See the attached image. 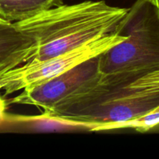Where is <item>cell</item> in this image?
<instances>
[{
	"label": "cell",
	"instance_id": "7",
	"mask_svg": "<svg viewBox=\"0 0 159 159\" xmlns=\"http://www.w3.org/2000/svg\"><path fill=\"white\" fill-rule=\"evenodd\" d=\"M2 122L20 124L21 127L29 128L35 132L94 131V128L101 125L94 123L50 116L45 113H42V114L38 116H14L6 113Z\"/></svg>",
	"mask_w": 159,
	"mask_h": 159
},
{
	"label": "cell",
	"instance_id": "3",
	"mask_svg": "<svg viewBox=\"0 0 159 159\" xmlns=\"http://www.w3.org/2000/svg\"><path fill=\"white\" fill-rule=\"evenodd\" d=\"M126 39L113 32L72 51L43 61H27L0 76V91L9 96L62 74L90 59L100 56Z\"/></svg>",
	"mask_w": 159,
	"mask_h": 159
},
{
	"label": "cell",
	"instance_id": "11",
	"mask_svg": "<svg viewBox=\"0 0 159 159\" xmlns=\"http://www.w3.org/2000/svg\"><path fill=\"white\" fill-rule=\"evenodd\" d=\"M7 101L4 99V96L0 95V124L4 119L6 115V110L7 108Z\"/></svg>",
	"mask_w": 159,
	"mask_h": 159
},
{
	"label": "cell",
	"instance_id": "6",
	"mask_svg": "<svg viewBox=\"0 0 159 159\" xmlns=\"http://www.w3.org/2000/svg\"><path fill=\"white\" fill-rule=\"evenodd\" d=\"M34 50V41L15 23L0 22V76L26 63Z\"/></svg>",
	"mask_w": 159,
	"mask_h": 159
},
{
	"label": "cell",
	"instance_id": "5",
	"mask_svg": "<svg viewBox=\"0 0 159 159\" xmlns=\"http://www.w3.org/2000/svg\"><path fill=\"white\" fill-rule=\"evenodd\" d=\"M158 107L159 93H141L126 86L73 120L98 124L121 123L147 114Z\"/></svg>",
	"mask_w": 159,
	"mask_h": 159
},
{
	"label": "cell",
	"instance_id": "2",
	"mask_svg": "<svg viewBox=\"0 0 159 159\" xmlns=\"http://www.w3.org/2000/svg\"><path fill=\"white\" fill-rule=\"evenodd\" d=\"M115 32L126 39L100 55L101 74H126L136 81L159 69L158 3L137 0Z\"/></svg>",
	"mask_w": 159,
	"mask_h": 159
},
{
	"label": "cell",
	"instance_id": "8",
	"mask_svg": "<svg viewBox=\"0 0 159 159\" xmlns=\"http://www.w3.org/2000/svg\"><path fill=\"white\" fill-rule=\"evenodd\" d=\"M62 4V0H0V17L16 23Z\"/></svg>",
	"mask_w": 159,
	"mask_h": 159
},
{
	"label": "cell",
	"instance_id": "1",
	"mask_svg": "<svg viewBox=\"0 0 159 159\" xmlns=\"http://www.w3.org/2000/svg\"><path fill=\"white\" fill-rule=\"evenodd\" d=\"M128 9L88 0L58 5L14 23L35 44L27 61H43L115 32Z\"/></svg>",
	"mask_w": 159,
	"mask_h": 159
},
{
	"label": "cell",
	"instance_id": "13",
	"mask_svg": "<svg viewBox=\"0 0 159 159\" xmlns=\"http://www.w3.org/2000/svg\"><path fill=\"white\" fill-rule=\"evenodd\" d=\"M4 21H6V20H4L3 19H2L1 17H0V22H4ZM6 22H7V21H6Z\"/></svg>",
	"mask_w": 159,
	"mask_h": 159
},
{
	"label": "cell",
	"instance_id": "9",
	"mask_svg": "<svg viewBox=\"0 0 159 159\" xmlns=\"http://www.w3.org/2000/svg\"><path fill=\"white\" fill-rule=\"evenodd\" d=\"M159 124V111L153 110L147 114L139 117L129 120L121 123H112V124H103L97 127L94 131H104V130H116V129L130 128L144 133Z\"/></svg>",
	"mask_w": 159,
	"mask_h": 159
},
{
	"label": "cell",
	"instance_id": "4",
	"mask_svg": "<svg viewBox=\"0 0 159 159\" xmlns=\"http://www.w3.org/2000/svg\"><path fill=\"white\" fill-rule=\"evenodd\" d=\"M101 75L100 56H98L46 82L23 89L20 94L7 100V104L34 106L48 110L93 86Z\"/></svg>",
	"mask_w": 159,
	"mask_h": 159
},
{
	"label": "cell",
	"instance_id": "12",
	"mask_svg": "<svg viewBox=\"0 0 159 159\" xmlns=\"http://www.w3.org/2000/svg\"><path fill=\"white\" fill-rule=\"evenodd\" d=\"M151 1L154 2H156V3H158L159 4V0H151Z\"/></svg>",
	"mask_w": 159,
	"mask_h": 159
},
{
	"label": "cell",
	"instance_id": "10",
	"mask_svg": "<svg viewBox=\"0 0 159 159\" xmlns=\"http://www.w3.org/2000/svg\"><path fill=\"white\" fill-rule=\"evenodd\" d=\"M128 86L141 93H159V69L144 75ZM154 110L159 111V107Z\"/></svg>",
	"mask_w": 159,
	"mask_h": 159
}]
</instances>
